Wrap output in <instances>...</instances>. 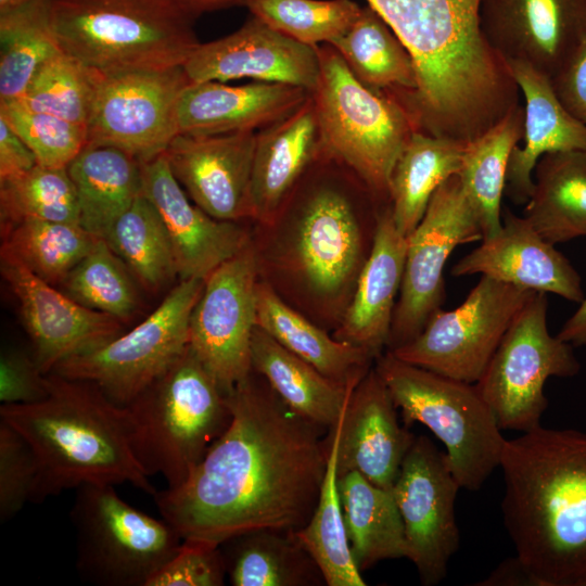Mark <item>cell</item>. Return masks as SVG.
Returning <instances> with one entry per match:
<instances>
[{"label":"cell","instance_id":"obj_1","mask_svg":"<svg viewBox=\"0 0 586 586\" xmlns=\"http://www.w3.org/2000/svg\"><path fill=\"white\" fill-rule=\"evenodd\" d=\"M231 421L187 480L155 505L182 539L215 545L259 530L297 531L318 501L326 430L251 375L226 394Z\"/></svg>","mask_w":586,"mask_h":586},{"label":"cell","instance_id":"obj_2","mask_svg":"<svg viewBox=\"0 0 586 586\" xmlns=\"http://www.w3.org/2000/svg\"><path fill=\"white\" fill-rule=\"evenodd\" d=\"M411 54L418 89L405 101L419 130L471 141L519 105L508 65L484 37L480 0H366Z\"/></svg>","mask_w":586,"mask_h":586},{"label":"cell","instance_id":"obj_3","mask_svg":"<svg viewBox=\"0 0 586 586\" xmlns=\"http://www.w3.org/2000/svg\"><path fill=\"white\" fill-rule=\"evenodd\" d=\"M501 512L536 586H586V433L538 428L507 440Z\"/></svg>","mask_w":586,"mask_h":586},{"label":"cell","instance_id":"obj_4","mask_svg":"<svg viewBox=\"0 0 586 586\" xmlns=\"http://www.w3.org/2000/svg\"><path fill=\"white\" fill-rule=\"evenodd\" d=\"M48 386L42 400L0 407V419L25 438L35 456L30 502L87 483H130L153 496L157 491L131 448L126 408L91 382L50 372Z\"/></svg>","mask_w":586,"mask_h":586},{"label":"cell","instance_id":"obj_5","mask_svg":"<svg viewBox=\"0 0 586 586\" xmlns=\"http://www.w3.org/2000/svg\"><path fill=\"white\" fill-rule=\"evenodd\" d=\"M50 14L61 50L102 74L181 66L200 44L171 0H50Z\"/></svg>","mask_w":586,"mask_h":586},{"label":"cell","instance_id":"obj_6","mask_svg":"<svg viewBox=\"0 0 586 586\" xmlns=\"http://www.w3.org/2000/svg\"><path fill=\"white\" fill-rule=\"evenodd\" d=\"M130 444L148 476L181 485L231 421L226 394L190 346L128 405Z\"/></svg>","mask_w":586,"mask_h":586},{"label":"cell","instance_id":"obj_7","mask_svg":"<svg viewBox=\"0 0 586 586\" xmlns=\"http://www.w3.org/2000/svg\"><path fill=\"white\" fill-rule=\"evenodd\" d=\"M320 71L310 92L326 155L352 171L384 205L393 168L415 120L393 94L362 85L331 44L317 47Z\"/></svg>","mask_w":586,"mask_h":586},{"label":"cell","instance_id":"obj_8","mask_svg":"<svg viewBox=\"0 0 586 586\" xmlns=\"http://www.w3.org/2000/svg\"><path fill=\"white\" fill-rule=\"evenodd\" d=\"M374 367L405 426L425 425L445 445L461 488L479 489L500 466L507 440L476 385L408 364L390 351Z\"/></svg>","mask_w":586,"mask_h":586},{"label":"cell","instance_id":"obj_9","mask_svg":"<svg viewBox=\"0 0 586 586\" xmlns=\"http://www.w3.org/2000/svg\"><path fill=\"white\" fill-rule=\"evenodd\" d=\"M71 519L77 570L97 585L145 586L182 543L167 521L130 506L113 484L77 487Z\"/></svg>","mask_w":586,"mask_h":586},{"label":"cell","instance_id":"obj_10","mask_svg":"<svg viewBox=\"0 0 586 586\" xmlns=\"http://www.w3.org/2000/svg\"><path fill=\"white\" fill-rule=\"evenodd\" d=\"M203 288L204 280H180L133 329L63 360L52 372L91 382L115 404L128 405L189 348L190 318Z\"/></svg>","mask_w":586,"mask_h":586},{"label":"cell","instance_id":"obj_11","mask_svg":"<svg viewBox=\"0 0 586 586\" xmlns=\"http://www.w3.org/2000/svg\"><path fill=\"white\" fill-rule=\"evenodd\" d=\"M547 313V293L535 292L475 383L501 430L524 433L538 428L548 407L547 379L573 377L581 369L573 346L550 334Z\"/></svg>","mask_w":586,"mask_h":586},{"label":"cell","instance_id":"obj_12","mask_svg":"<svg viewBox=\"0 0 586 586\" xmlns=\"http://www.w3.org/2000/svg\"><path fill=\"white\" fill-rule=\"evenodd\" d=\"M534 293L482 276L461 305L440 309L416 339L390 352L408 364L475 384Z\"/></svg>","mask_w":586,"mask_h":586},{"label":"cell","instance_id":"obj_13","mask_svg":"<svg viewBox=\"0 0 586 586\" xmlns=\"http://www.w3.org/2000/svg\"><path fill=\"white\" fill-rule=\"evenodd\" d=\"M480 221L458 175L434 192L428 208L407 237L399 298L396 302L388 351L416 339L445 301L444 268L461 244L482 241Z\"/></svg>","mask_w":586,"mask_h":586},{"label":"cell","instance_id":"obj_14","mask_svg":"<svg viewBox=\"0 0 586 586\" xmlns=\"http://www.w3.org/2000/svg\"><path fill=\"white\" fill-rule=\"evenodd\" d=\"M189 82L183 65L102 74L87 145L118 149L141 164L162 155L178 135L176 109Z\"/></svg>","mask_w":586,"mask_h":586},{"label":"cell","instance_id":"obj_15","mask_svg":"<svg viewBox=\"0 0 586 586\" xmlns=\"http://www.w3.org/2000/svg\"><path fill=\"white\" fill-rule=\"evenodd\" d=\"M257 258L249 242L214 269L190 318V348L224 394L252 373Z\"/></svg>","mask_w":586,"mask_h":586},{"label":"cell","instance_id":"obj_16","mask_svg":"<svg viewBox=\"0 0 586 586\" xmlns=\"http://www.w3.org/2000/svg\"><path fill=\"white\" fill-rule=\"evenodd\" d=\"M461 488L445 451L425 435L408 449L393 493L402 515L407 558L423 585L442 582L460 545L455 501Z\"/></svg>","mask_w":586,"mask_h":586},{"label":"cell","instance_id":"obj_17","mask_svg":"<svg viewBox=\"0 0 586 586\" xmlns=\"http://www.w3.org/2000/svg\"><path fill=\"white\" fill-rule=\"evenodd\" d=\"M317 168L308 170L289 201L296 206L301 269L314 290L327 294L342 289L357 270L362 241L354 193L340 174L331 173V158L322 150Z\"/></svg>","mask_w":586,"mask_h":586},{"label":"cell","instance_id":"obj_18","mask_svg":"<svg viewBox=\"0 0 586 586\" xmlns=\"http://www.w3.org/2000/svg\"><path fill=\"white\" fill-rule=\"evenodd\" d=\"M0 269L14 293L34 357L48 374L63 360L118 336L122 326L111 315L88 308L30 271L1 247Z\"/></svg>","mask_w":586,"mask_h":586},{"label":"cell","instance_id":"obj_19","mask_svg":"<svg viewBox=\"0 0 586 586\" xmlns=\"http://www.w3.org/2000/svg\"><path fill=\"white\" fill-rule=\"evenodd\" d=\"M480 26L505 63L551 78L586 39V0H480Z\"/></svg>","mask_w":586,"mask_h":586},{"label":"cell","instance_id":"obj_20","mask_svg":"<svg viewBox=\"0 0 586 586\" xmlns=\"http://www.w3.org/2000/svg\"><path fill=\"white\" fill-rule=\"evenodd\" d=\"M183 69L191 82L251 78L311 92L320 63L317 47L301 43L252 15L232 34L200 43Z\"/></svg>","mask_w":586,"mask_h":586},{"label":"cell","instance_id":"obj_21","mask_svg":"<svg viewBox=\"0 0 586 586\" xmlns=\"http://www.w3.org/2000/svg\"><path fill=\"white\" fill-rule=\"evenodd\" d=\"M256 131L178 133L165 151L170 170L191 201L227 221L253 218L251 195Z\"/></svg>","mask_w":586,"mask_h":586},{"label":"cell","instance_id":"obj_22","mask_svg":"<svg viewBox=\"0 0 586 586\" xmlns=\"http://www.w3.org/2000/svg\"><path fill=\"white\" fill-rule=\"evenodd\" d=\"M498 233L464 255L451 268V276L480 273L514 286L553 293L568 301L584 300L582 279L566 257L547 242L522 216L509 208L501 215Z\"/></svg>","mask_w":586,"mask_h":586},{"label":"cell","instance_id":"obj_23","mask_svg":"<svg viewBox=\"0 0 586 586\" xmlns=\"http://www.w3.org/2000/svg\"><path fill=\"white\" fill-rule=\"evenodd\" d=\"M141 168L142 192L163 219L180 280H205L250 242L237 221L216 219L189 201L164 153Z\"/></svg>","mask_w":586,"mask_h":586},{"label":"cell","instance_id":"obj_24","mask_svg":"<svg viewBox=\"0 0 586 586\" xmlns=\"http://www.w3.org/2000/svg\"><path fill=\"white\" fill-rule=\"evenodd\" d=\"M396 409L386 384L371 367L340 418L337 476L357 471L378 486L393 488L416 438L399 424Z\"/></svg>","mask_w":586,"mask_h":586},{"label":"cell","instance_id":"obj_25","mask_svg":"<svg viewBox=\"0 0 586 586\" xmlns=\"http://www.w3.org/2000/svg\"><path fill=\"white\" fill-rule=\"evenodd\" d=\"M309 93L279 82L254 80L229 86L220 81H190L176 109L178 133L258 131L294 112Z\"/></svg>","mask_w":586,"mask_h":586},{"label":"cell","instance_id":"obj_26","mask_svg":"<svg viewBox=\"0 0 586 586\" xmlns=\"http://www.w3.org/2000/svg\"><path fill=\"white\" fill-rule=\"evenodd\" d=\"M313 98L256 131L251 195L253 218L271 224L321 153Z\"/></svg>","mask_w":586,"mask_h":586},{"label":"cell","instance_id":"obj_27","mask_svg":"<svg viewBox=\"0 0 586 586\" xmlns=\"http://www.w3.org/2000/svg\"><path fill=\"white\" fill-rule=\"evenodd\" d=\"M406 253L407 237L397 229L388 205L378 216L370 254L336 333L337 340L366 349L375 359L387 346Z\"/></svg>","mask_w":586,"mask_h":586},{"label":"cell","instance_id":"obj_28","mask_svg":"<svg viewBox=\"0 0 586 586\" xmlns=\"http://www.w3.org/2000/svg\"><path fill=\"white\" fill-rule=\"evenodd\" d=\"M522 92L523 145L510 155L505 194L515 204H526L533 189V171L547 153L586 150V125L576 119L558 99L549 77L520 63H507Z\"/></svg>","mask_w":586,"mask_h":586},{"label":"cell","instance_id":"obj_29","mask_svg":"<svg viewBox=\"0 0 586 586\" xmlns=\"http://www.w3.org/2000/svg\"><path fill=\"white\" fill-rule=\"evenodd\" d=\"M251 362L253 371L291 410L326 430L336 424L358 384L326 377L257 326L252 335Z\"/></svg>","mask_w":586,"mask_h":586},{"label":"cell","instance_id":"obj_30","mask_svg":"<svg viewBox=\"0 0 586 586\" xmlns=\"http://www.w3.org/2000/svg\"><path fill=\"white\" fill-rule=\"evenodd\" d=\"M141 166L135 157L112 146L84 148L67 166L82 228L106 240L116 220L143 193Z\"/></svg>","mask_w":586,"mask_h":586},{"label":"cell","instance_id":"obj_31","mask_svg":"<svg viewBox=\"0 0 586 586\" xmlns=\"http://www.w3.org/2000/svg\"><path fill=\"white\" fill-rule=\"evenodd\" d=\"M256 326L322 374L343 384L358 383L375 359L361 347L330 337L264 282L257 284Z\"/></svg>","mask_w":586,"mask_h":586},{"label":"cell","instance_id":"obj_32","mask_svg":"<svg viewBox=\"0 0 586 586\" xmlns=\"http://www.w3.org/2000/svg\"><path fill=\"white\" fill-rule=\"evenodd\" d=\"M523 216L549 243L586 237V150L547 153L533 171Z\"/></svg>","mask_w":586,"mask_h":586},{"label":"cell","instance_id":"obj_33","mask_svg":"<svg viewBox=\"0 0 586 586\" xmlns=\"http://www.w3.org/2000/svg\"><path fill=\"white\" fill-rule=\"evenodd\" d=\"M467 141L416 130L391 176L390 204L397 229L408 237L422 219L434 192L459 175Z\"/></svg>","mask_w":586,"mask_h":586},{"label":"cell","instance_id":"obj_34","mask_svg":"<svg viewBox=\"0 0 586 586\" xmlns=\"http://www.w3.org/2000/svg\"><path fill=\"white\" fill-rule=\"evenodd\" d=\"M337 486L351 551L360 572L382 560L407 558L393 488L378 486L357 471L337 476Z\"/></svg>","mask_w":586,"mask_h":586},{"label":"cell","instance_id":"obj_35","mask_svg":"<svg viewBox=\"0 0 586 586\" xmlns=\"http://www.w3.org/2000/svg\"><path fill=\"white\" fill-rule=\"evenodd\" d=\"M330 44L366 87L397 99L417 91L418 74L411 54L371 7H362L352 26Z\"/></svg>","mask_w":586,"mask_h":586},{"label":"cell","instance_id":"obj_36","mask_svg":"<svg viewBox=\"0 0 586 586\" xmlns=\"http://www.w3.org/2000/svg\"><path fill=\"white\" fill-rule=\"evenodd\" d=\"M220 545L226 546L221 552L233 586H308L323 581L294 531H253Z\"/></svg>","mask_w":586,"mask_h":586},{"label":"cell","instance_id":"obj_37","mask_svg":"<svg viewBox=\"0 0 586 586\" xmlns=\"http://www.w3.org/2000/svg\"><path fill=\"white\" fill-rule=\"evenodd\" d=\"M523 129L524 106L519 104L484 133L467 142L458 176L480 221L483 239L501 229V199L509 158L522 140Z\"/></svg>","mask_w":586,"mask_h":586},{"label":"cell","instance_id":"obj_38","mask_svg":"<svg viewBox=\"0 0 586 586\" xmlns=\"http://www.w3.org/2000/svg\"><path fill=\"white\" fill-rule=\"evenodd\" d=\"M339 436L340 419L329 430L327 468L317 505L307 523L295 531V536L318 565L328 586H365L351 551L340 499L336 462Z\"/></svg>","mask_w":586,"mask_h":586},{"label":"cell","instance_id":"obj_39","mask_svg":"<svg viewBox=\"0 0 586 586\" xmlns=\"http://www.w3.org/2000/svg\"><path fill=\"white\" fill-rule=\"evenodd\" d=\"M61 51L50 0H30L0 12V102L18 99L37 69Z\"/></svg>","mask_w":586,"mask_h":586},{"label":"cell","instance_id":"obj_40","mask_svg":"<svg viewBox=\"0 0 586 586\" xmlns=\"http://www.w3.org/2000/svg\"><path fill=\"white\" fill-rule=\"evenodd\" d=\"M1 231V247L52 285L61 284L100 239L79 224L42 219H24Z\"/></svg>","mask_w":586,"mask_h":586},{"label":"cell","instance_id":"obj_41","mask_svg":"<svg viewBox=\"0 0 586 586\" xmlns=\"http://www.w3.org/2000/svg\"><path fill=\"white\" fill-rule=\"evenodd\" d=\"M105 241L151 290L162 288L178 276L166 227L143 193L116 220Z\"/></svg>","mask_w":586,"mask_h":586},{"label":"cell","instance_id":"obj_42","mask_svg":"<svg viewBox=\"0 0 586 586\" xmlns=\"http://www.w3.org/2000/svg\"><path fill=\"white\" fill-rule=\"evenodd\" d=\"M0 218L1 229L24 219L79 224L77 194L67 167L37 164L20 176L0 180Z\"/></svg>","mask_w":586,"mask_h":586},{"label":"cell","instance_id":"obj_43","mask_svg":"<svg viewBox=\"0 0 586 586\" xmlns=\"http://www.w3.org/2000/svg\"><path fill=\"white\" fill-rule=\"evenodd\" d=\"M102 73L61 51L35 73L15 99L28 109L87 126Z\"/></svg>","mask_w":586,"mask_h":586},{"label":"cell","instance_id":"obj_44","mask_svg":"<svg viewBox=\"0 0 586 586\" xmlns=\"http://www.w3.org/2000/svg\"><path fill=\"white\" fill-rule=\"evenodd\" d=\"M245 7L273 29L310 47L333 42L362 9L352 0H249Z\"/></svg>","mask_w":586,"mask_h":586},{"label":"cell","instance_id":"obj_45","mask_svg":"<svg viewBox=\"0 0 586 586\" xmlns=\"http://www.w3.org/2000/svg\"><path fill=\"white\" fill-rule=\"evenodd\" d=\"M61 285L79 304L118 320L128 318L138 305L130 276L104 239L97 240Z\"/></svg>","mask_w":586,"mask_h":586},{"label":"cell","instance_id":"obj_46","mask_svg":"<svg viewBox=\"0 0 586 586\" xmlns=\"http://www.w3.org/2000/svg\"><path fill=\"white\" fill-rule=\"evenodd\" d=\"M0 117L43 166L67 167L87 145L85 125L28 109L17 100L0 102Z\"/></svg>","mask_w":586,"mask_h":586},{"label":"cell","instance_id":"obj_47","mask_svg":"<svg viewBox=\"0 0 586 586\" xmlns=\"http://www.w3.org/2000/svg\"><path fill=\"white\" fill-rule=\"evenodd\" d=\"M37 476L35 456L25 438L0 419V521L15 517L30 501Z\"/></svg>","mask_w":586,"mask_h":586},{"label":"cell","instance_id":"obj_48","mask_svg":"<svg viewBox=\"0 0 586 586\" xmlns=\"http://www.w3.org/2000/svg\"><path fill=\"white\" fill-rule=\"evenodd\" d=\"M225 575L220 546L182 539L176 553L149 578L145 586H220Z\"/></svg>","mask_w":586,"mask_h":586},{"label":"cell","instance_id":"obj_49","mask_svg":"<svg viewBox=\"0 0 586 586\" xmlns=\"http://www.w3.org/2000/svg\"><path fill=\"white\" fill-rule=\"evenodd\" d=\"M49 394L48 374L34 356L5 349L0 357V402L2 405L37 403Z\"/></svg>","mask_w":586,"mask_h":586},{"label":"cell","instance_id":"obj_50","mask_svg":"<svg viewBox=\"0 0 586 586\" xmlns=\"http://www.w3.org/2000/svg\"><path fill=\"white\" fill-rule=\"evenodd\" d=\"M550 80L563 106L586 125V39Z\"/></svg>","mask_w":586,"mask_h":586},{"label":"cell","instance_id":"obj_51","mask_svg":"<svg viewBox=\"0 0 586 586\" xmlns=\"http://www.w3.org/2000/svg\"><path fill=\"white\" fill-rule=\"evenodd\" d=\"M38 164L35 154L0 117V180L20 176Z\"/></svg>","mask_w":586,"mask_h":586},{"label":"cell","instance_id":"obj_52","mask_svg":"<svg viewBox=\"0 0 586 586\" xmlns=\"http://www.w3.org/2000/svg\"><path fill=\"white\" fill-rule=\"evenodd\" d=\"M475 585L536 586V583L521 560L515 556L513 558L506 559L485 579Z\"/></svg>","mask_w":586,"mask_h":586},{"label":"cell","instance_id":"obj_53","mask_svg":"<svg viewBox=\"0 0 586 586\" xmlns=\"http://www.w3.org/2000/svg\"><path fill=\"white\" fill-rule=\"evenodd\" d=\"M562 341L574 346H586V297L576 311L565 321L557 334Z\"/></svg>","mask_w":586,"mask_h":586},{"label":"cell","instance_id":"obj_54","mask_svg":"<svg viewBox=\"0 0 586 586\" xmlns=\"http://www.w3.org/2000/svg\"><path fill=\"white\" fill-rule=\"evenodd\" d=\"M193 16L232 5H245L249 0H171Z\"/></svg>","mask_w":586,"mask_h":586},{"label":"cell","instance_id":"obj_55","mask_svg":"<svg viewBox=\"0 0 586 586\" xmlns=\"http://www.w3.org/2000/svg\"><path fill=\"white\" fill-rule=\"evenodd\" d=\"M30 0H0V12L7 11Z\"/></svg>","mask_w":586,"mask_h":586}]
</instances>
